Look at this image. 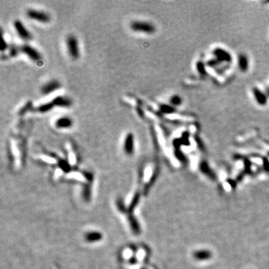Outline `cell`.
I'll list each match as a JSON object with an SVG mask.
<instances>
[{
	"label": "cell",
	"mask_w": 269,
	"mask_h": 269,
	"mask_svg": "<svg viewBox=\"0 0 269 269\" xmlns=\"http://www.w3.org/2000/svg\"><path fill=\"white\" fill-rule=\"evenodd\" d=\"M131 28L134 32L145 34H152L156 31V28L152 23L145 21H133L131 23Z\"/></svg>",
	"instance_id": "1"
},
{
	"label": "cell",
	"mask_w": 269,
	"mask_h": 269,
	"mask_svg": "<svg viewBox=\"0 0 269 269\" xmlns=\"http://www.w3.org/2000/svg\"><path fill=\"white\" fill-rule=\"evenodd\" d=\"M212 54L214 55V58H216L220 64L221 63L230 64L233 62V57L231 54L223 48H215L212 51Z\"/></svg>",
	"instance_id": "2"
},
{
	"label": "cell",
	"mask_w": 269,
	"mask_h": 269,
	"mask_svg": "<svg viewBox=\"0 0 269 269\" xmlns=\"http://www.w3.org/2000/svg\"><path fill=\"white\" fill-rule=\"evenodd\" d=\"M67 50L70 55L73 58H77L79 56V48L78 41L74 36L70 35L67 38Z\"/></svg>",
	"instance_id": "3"
},
{
	"label": "cell",
	"mask_w": 269,
	"mask_h": 269,
	"mask_svg": "<svg viewBox=\"0 0 269 269\" xmlns=\"http://www.w3.org/2000/svg\"><path fill=\"white\" fill-rule=\"evenodd\" d=\"M27 16L30 19L37 20L41 23H48L50 20V17L48 14L44 11L35 10V9H28L27 11Z\"/></svg>",
	"instance_id": "4"
},
{
	"label": "cell",
	"mask_w": 269,
	"mask_h": 269,
	"mask_svg": "<svg viewBox=\"0 0 269 269\" xmlns=\"http://www.w3.org/2000/svg\"><path fill=\"white\" fill-rule=\"evenodd\" d=\"M253 94H254V97L255 99L256 103L258 105H261V106H265L268 103V95L266 93L263 92L260 90L259 88L254 87L252 89Z\"/></svg>",
	"instance_id": "5"
},
{
	"label": "cell",
	"mask_w": 269,
	"mask_h": 269,
	"mask_svg": "<svg viewBox=\"0 0 269 269\" xmlns=\"http://www.w3.org/2000/svg\"><path fill=\"white\" fill-rule=\"evenodd\" d=\"M199 168H200V170L201 171L203 174L206 176L211 180H216V175H215L212 169L210 168L209 164H208L207 161L205 160L201 161V162L200 163V165H199Z\"/></svg>",
	"instance_id": "6"
},
{
	"label": "cell",
	"mask_w": 269,
	"mask_h": 269,
	"mask_svg": "<svg viewBox=\"0 0 269 269\" xmlns=\"http://www.w3.org/2000/svg\"><path fill=\"white\" fill-rule=\"evenodd\" d=\"M134 148V139L132 133H128L126 136L123 143V149L124 151L128 155H131L133 153Z\"/></svg>",
	"instance_id": "7"
},
{
	"label": "cell",
	"mask_w": 269,
	"mask_h": 269,
	"mask_svg": "<svg viewBox=\"0 0 269 269\" xmlns=\"http://www.w3.org/2000/svg\"><path fill=\"white\" fill-rule=\"evenodd\" d=\"M22 50L27 56L29 57L32 60L35 61V62H37V61H39L41 59L40 53L31 46H28V45L23 46L22 47Z\"/></svg>",
	"instance_id": "8"
},
{
	"label": "cell",
	"mask_w": 269,
	"mask_h": 269,
	"mask_svg": "<svg viewBox=\"0 0 269 269\" xmlns=\"http://www.w3.org/2000/svg\"><path fill=\"white\" fill-rule=\"evenodd\" d=\"M14 28H15L16 32L19 35L20 37H22L23 39H29L31 37L29 32L28 31V29L25 27L24 25L23 24V23L19 20H16L14 22Z\"/></svg>",
	"instance_id": "9"
},
{
	"label": "cell",
	"mask_w": 269,
	"mask_h": 269,
	"mask_svg": "<svg viewBox=\"0 0 269 269\" xmlns=\"http://www.w3.org/2000/svg\"><path fill=\"white\" fill-rule=\"evenodd\" d=\"M189 133L188 132H185L183 134H182L181 138L179 139H175L173 141V144L174 145L176 150L180 148L181 146H189L191 144L189 140Z\"/></svg>",
	"instance_id": "10"
},
{
	"label": "cell",
	"mask_w": 269,
	"mask_h": 269,
	"mask_svg": "<svg viewBox=\"0 0 269 269\" xmlns=\"http://www.w3.org/2000/svg\"><path fill=\"white\" fill-rule=\"evenodd\" d=\"M238 69L243 73H246L249 69V59L245 53H240L238 55Z\"/></svg>",
	"instance_id": "11"
},
{
	"label": "cell",
	"mask_w": 269,
	"mask_h": 269,
	"mask_svg": "<svg viewBox=\"0 0 269 269\" xmlns=\"http://www.w3.org/2000/svg\"><path fill=\"white\" fill-rule=\"evenodd\" d=\"M61 87L60 83L56 80H53L44 85L41 88V91L44 94H49L53 91H56Z\"/></svg>",
	"instance_id": "12"
},
{
	"label": "cell",
	"mask_w": 269,
	"mask_h": 269,
	"mask_svg": "<svg viewBox=\"0 0 269 269\" xmlns=\"http://www.w3.org/2000/svg\"><path fill=\"white\" fill-rule=\"evenodd\" d=\"M193 256L195 259L198 260V261H206V260L211 259L212 254L210 250H199L194 253Z\"/></svg>",
	"instance_id": "13"
},
{
	"label": "cell",
	"mask_w": 269,
	"mask_h": 269,
	"mask_svg": "<svg viewBox=\"0 0 269 269\" xmlns=\"http://www.w3.org/2000/svg\"><path fill=\"white\" fill-rule=\"evenodd\" d=\"M54 106L68 107L71 105V100L66 96H57L52 101Z\"/></svg>",
	"instance_id": "14"
},
{
	"label": "cell",
	"mask_w": 269,
	"mask_h": 269,
	"mask_svg": "<svg viewBox=\"0 0 269 269\" xmlns=\"http://www.w3.org/2000/svg\"><path fill=\"white\" fill-rule=\"evenodd\" d=\"M72 124H73V121L67 117H63L59 118L55 122V126L58 129L70 128Z\"/></svg>",
	"instance_id": "15"
},
{
	"label": "cell",
	"mask_w": 269,
	"mask_h": 269,
	"mask_svg": "<svg viewBox=\"0 0 269 269\" xmlns=\"http://www.w3.org/2000/svg\"><path fill=\"white\" fill-rule=\"evenodd\" d=\"M160 110L163 114H174L177 112V108L171 105H167V104H162L160 106Z\"/></svg>",
	"instance_id": "16"
},
{
	"label": "cell",
	"mask_w": 269,
	"mask_h": 269,
	"mask_svg": "<svg viewBox=\"0 0 269 269\" xmlns=\"http://www.w3.org/2000/svg\"><path fill=\"white\" fill-rule=\"evenodd\" d=\"M182 98L179 95H173L170 98V105H173L174 107L179 106L182 104Z\"/></svg>",
	"instance_id": "17"
},
{
	"label": "cell",
	"mask_w": 269,
	"mask_h": 269,
	"mask_svg": "<svg viewBox=\"0 0 269 269\" xmlns=\"http://www.w3.org/2000/svg\"><path fill=\"white\" fill-rule=\"evenodd\" d=\"M175 156L177 158L178 160L180 161V162L183 163V164H186V163L188 162V159L187 157L186 156L184 155V153L180 150V149H177V150H175Z\"/></svg>",
	"instance_id": "18"
},
{
	"label": "cell",
	"mask_w": 269,
	"mask_h": 269,
	"mask_svg": "<svg viewBox=\"0 0 269 269\" xmlns=\"http://www.w3.org/2000/svg\"><path fill=\"white\" fill-rule=\"evenodd\" d=\"M196 68H197V70L198 71V73H200L201 76H206L207 73H206L205 63L201 62V61H199V62H197L196 64Z\"/></svg>",
	"instance_id": "19"
},
{
	"label": "cell",
	"mask_w": 269,
	"mask_h": 269,
	"mask_svg": "<svg viewBox=\"0 0 269 269\" xmlns=\"http://www.w3.org/2000/svg\"><path fill=\"white\" fill-rule=\"evenodd\" d=\"M53 106H54L53 104L51 102V103H46V104H44V105H41V106L38 108V110L41 112H48V111L51 110V109L53 108Z\"/></svg>",
	"instance_id": "20"
},
{
	"label": "cell",
	"mask_w": 269,
	"mask_h": 269,
	"mask_svg": "<svg viewBox=\"0 0 269 269\" xmlns=\"http://www.w3.org/2000/svg\"><path fill=\"white\" fill-rule=\"evenodd\" d=\"M220 64V63L218 62L216 58H214L213 59L209 60V62L206 63V65L209 67H218Z\"/></svg>",
	"instance_id": "21"
},
{
	"label": "cell",
	"mask_w": 269,
	"mask_h": 269,
	"mask_svg": "<svg viewBox=\"0 0 269 269\" xmlns=\"http://www.w3.org/2000/svg\"><path fill=\"white\" fill-rule=\"evenodd\" d=\"M263 168H264V170L266 172H268L269 173V161L267 160L266 159H264V161H263Z\"/></svg>",
	"instance_id": "22"
},
{
	"label": "cell",
	"mask_w": 269,
	"mask_h": 269,
	"mask_svg": "<svg viewBox=\"0 0 269 269\" xmlns=\"http://www.w3.org/2000/svg\"><path fill=\"white\" fill-rule=\"evenodd\" d=\"M195 141H196V142L197 143V144L198 145V147H200V149L201 150H204V146L203 144L201 143V141H200V139H199V137H196L195 138Z\"/></svg>",
	"instance_id": "23"
},
{
	"label": "cell",
	"mask_w": 269,
	"mask_h": 269,
	"mask_svg": "<svg viewBox=\"0 0 269 269\" xmlns=\"http://www.w3.org/2000/svg\"><path fill=\"white\" fill-rule=\"evenodd\" d=\"M6 46H7L6 43H5V41L2 39V44H1V50H4L5 48H6Z\"/></svg>",
	"instance_id": "24"
},
{
	"label": "cell",
	"mask_w": 269,
	"mask_h": 269,
	"mask_svg": "<svg viewBox=\"0 0 269 269\" xmlns=\"http://www.w3.org/2000/svg\"><path fill=\"white\" fill-rule=\"evenodd\" d=\"M229 183H230L231 186H232L233 188H235V187H236V182H234V181H233V180L229 181Z\"/></svg>",
	"instance_id": "25"
},
{
	"label": "cell",
	"mask_w": 269,
	"mask_h": 269,
	"mask_svg": "<svg viewBox=\"0 0 269 269\" xmlns=\"http://www.w3.org/2000/svg\"><path fill=\"white\" fill-rule=\"evenodd\" d=\"M266 94L268 95V96H269V88H267V91H266Z\"/></svg>",
	"instance_id": "26"
}]
</instances>
